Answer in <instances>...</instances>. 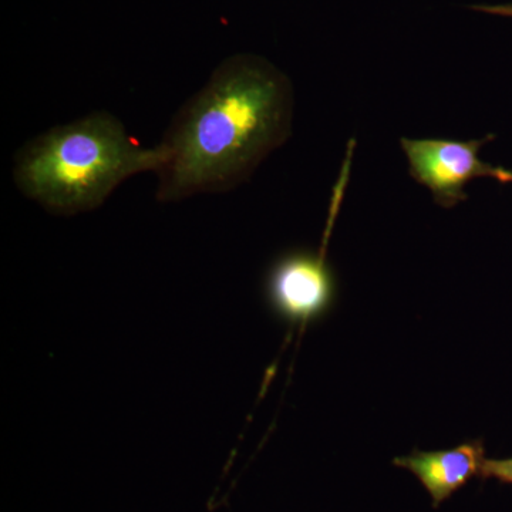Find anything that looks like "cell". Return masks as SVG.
Listing matches in <instances>:
<instances>
[{"instance_id":"1","label":"cell","mask_w":512,"mask_h":512,"mask_svg":"<svg viewBox=\"0 0 512 512\" xmlns=\"http://www.w3.org/2000/svg\"><path fill=\"white\" fill-rule=\"evenodd\" d=\"M295 93L281 69L258 56L225 60L181 107L160 146L157 200L220 194L248 181L292 134Z\"/></svg>"},{"instance_id":"2","label":"cell","mask_w":512,"mask_h":512,"mask_svg":"<svg viewBox=\"0 0 512 512\" xmlns=\"http://www.w3.org/2000/svg\"><path fill=\"white\" fill-rule=\"evenodd\" d=\"M164 160L160 144L143 147L116 116L94 111L26 144L15 183L45 210L70 217L101 207L127 178L157 173Z\"/></svg>"},{"instance_id":"3","label":"cell","mask_w":512,"mask_h":512,"mask_svg":"<svg viewBox=\"0 0 512 512\" xmlns=\"http://www.w3.org/2000/svg\"><path fill=\"white\" fill-rule=\"evenodd\" d=\"M264 293L271 312L291 329L325 318L338 295L325 248L292 249L278 256L266 272Z\"/></svg>"},{"instance_id":"4","label":"cell","mask_w":512,"mask_h":512,"mask_svg":"<svg viewBox=\"0 0 512 512\" xmlns=\"http://www.w3.org/2000/svg\"><path fill=\"white\" fill-rule=\"evenodd\" d=\"M493 140L490 134L470 141L402 138L400 144L414 181L429 188L437 205L454 208L467 201V184L476 178L490 177L501 184L512 183V171L485 163L478 156L481 147Z\"/></svg>"},{"instance_id":"5","label":"cell","mask_w":512,"mask_h":512,"mask_svg":"<svg viewBox=\"0 0 512 512\" xmlns=\"http://www.w3.org/2000/svg\"><path fill=\"white\" fill-rule=\"evenodd\" d=\"M484 461V444L477 440L451 450H416L409 456L394 458L393 464L406 468L419 478L430 494L434 507H439L471 478L481 477Z\"/></svg>"},{"instance_id":"6","label":"cell","mask_w":512,"mask_h":512,"mask_svg":"<svg viewBox=\"0 0 512 512\" xmlns=\"http://www.w3.org/2000/svg\"><path fill=\"white\" fill-rule=\"evenodd\" d=\"M483 478H495L501 483L512 484V457L501 458V460H488L485 458L483 471H481Z\"/></svg>"},{"instance_id":"7","label":"cell","mask_w":512,"mask_h":512,"mask_svg":"<svg viewBox=\"0 0 512 512\" xmlns=\"http://www.w3.org/2000/svg\"><path fill=\"white\" fill-rule=\"evenodd\" d=\"M473 9L478 12L490 13V15L512 18V3H508V5H478L473 6Z\"/></svg>"}]
</instances>
